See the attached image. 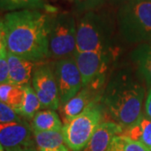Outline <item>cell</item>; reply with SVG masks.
Returning <instances> with one entry per match:
<instances>
[{
  "label": "cell",
  "mask_w": 151,
  "mask_h": 151,
  "mask_svg": "<svg viewBox=\"0 0 151 151\" xmlns=\"http://www.w3.org/2000/svg\"><path fill=\"white\" fill-rule=\"evenodd\" d=\"M34 140L40 151H69L62 130L59 131H35Z\"/></svg>",
  "instance_id": "cell-15"
},
{
  "label": "cell",
  "mask_w": 151,
  "mask_h": 151,
  "mask_svg": "<svg viewBox=\"0 0 151 151\" xmlns=\"http://www.w3.org/2000/svg\"><path fill=\"white\" fill-rule=\"evenodd\" d=\"M25 9H45L55 13V9L46 5L42 0H0V10L14 12Z\"/></svg>",
  "instance_id": "cell-19"
},
{
  "label": "cell",
  "mask_w": 151,
  "mask_h": 151,
  "mask_svg": "<svg viewBox=\"0 0 151 151\" xmlns=\"http://www.w3.org/2000/svg\"><path fill=\"white\" fill-rule=\"evenodd\" d=\"M113 24L107 14L85 12L76 24V52H113Z\"/></svg>",
  "instance_id": "cell-3"
},
{
  "label": "cell",
  "mask_w": 151,
  "mask_h": 151,
  "mask_svg": "<svg viewBox=\"0 0 151 151\" xmlns=\"http://www.w3.org/2000/svg\"><path fill=\"white\" fill-rule=\"evenodd\" d=\"M35 145L34 133L27 122L0 124V145L4 151H22Z\"/></svg>",
  "instance_id": "cell-10"
},
{
  "label": "cell",
  "mask_w": 151,
  "mask_h": 151,
  "mask_svg": "<svg viewBox=\"0 0 151 151\" xmlns=\"http://www.w3.org/2000/svg\"><path fill=\"white\" fill-rule=\"evenodd\" d=\"M59 92L60 105H64L80 92L82 80L75 57L56 60L54 69Z\"/></svg>",
  "instance_id": "cell-8"
},
{
  "label": "cell",
  "mask_w": 151,
  "mask_h": 151,
  "mask_svg": "<svg viewBox=\"0 0 151 151\" xmlns=\"http://www.w3.org/2000/svg\"><path fill=\"white\" fill-rule=\"evenodd\" d=\"M136 72L121 68L114 72L103 89L101 103L105 113L123 129L143 115L145 88Z\"/></svg>",
  "instance_id": "cell-2"
},
{
  "label": "cell",
  "mask_w": 151,
  "mask_h": 151,
  "mask_svg": "<svg viewBox=\"0 0 151 151\" xmlns=\"http://www.w3.org/2000/svg\"><path fill=\"white\" fill-rule=\"evenodd\" d=\"M40 108H42L41 103L34 88L30 86V84L24 86V98L19 116L25 119H32L35 115L40 112Z\"/></svg>",
  "instance_id": "cell-20"
},
{
  "label": "cell",
  "mask_w": 151,
  "mask_h": 151,
  "mask_svg": "<svg viewBox=\"0 0 151 151\" xmlns=\"http://www.w3.org/2000/svg\"><path fill=\"white\" fill-rule=\"evenodd\" d=\"M145 115L151 119V89L149 91L145 103Z\"/></svg>",
  "instance_id": "cell-25"
},
{
  "label": "cell",
  "mask_w": 151,
  "mask_h": 151,
  "mask_svg": "<svg viewBox=\"0 0 151 151\" xmlns=\"http://www.w3.org/2000/svg\"><path fill=\"white\" fill-rule=\"evenodd\" d=\"M0 151H4V150H0Z\"/></svg>",
  "instance_id": "cell-30"
},
{
  "label": "cell",
  "mask_w": 151,
  "mask_h": 151,
  "mask_svg": "<svg viewBox=\"0 0 151 151\" xmlns=\"http://www.w3.org/2000/svg\"><path fill=\"white\" fill-rule=\"evenodd\" d=\"M22 120L20 116L9 106L0 102V124L18 122Z\"/></svg>",
  "instance_id": "cell-22"
},
{
  "label": "cell",
  "mask_w": 151,
  "mask_h": 151,
  "mask_svg": "<svg viewBox=\"0 0 151 151\" xmlns=\"http://www.w3.org/2000/svg\"><path fill=\"white\" fill-rule=\"evenodd\" d=\"M9 64V83L16 86H25L32 81L35 62L22 58L7 51Z\"/></svg>",
  "instance_id": "cell-12"
},
{
  "label": "cell",
  "mask_w": 151,
  "mask_h": 151,
  "mask_svg": "<svg viewBox=\"0 0 151 151\" xmlns=\"http://www.w3.org/2000/svg\"><path fill=\"white\" fill-rule=\"evenodd\" d=\"M122 126L113 121H105L100 124L83 151H108L113 139L121 135Z\"/></svg>",
  "instance_id": "cell-13"
},
{
  "label": "cell",
  "mask_w": 151,
  "mask_h": 151,
  "mask_svg": "<svg viewBox=\"0 0 151 151\" xmlns=\"http://www.w3.org/2000/svg\"><path fill=\"white\" fill-rule=\"evenodd\" d=\"M120 36L129 44L151 42V0H129L117 13Z\"/></svg>",
  "instance_id": "cell-4"
},
{
  "label": "cell",
  "mask_w": 151,
  "mask_h": 151,
  "mask_svg": "<svg viewBox=\"0 0 151 151\" xmlns=\"http://www.w3.org/2000/svg\"><path fill=\"white\" fill-rule=\"evenodd\" d=\"M0 150H4V149L2 148V146H1V145H0Z\"/></svg>",
  "instance_id": "cell-29"
},
{
  "label": "cell",
  "mask_w": 151,
  "mask_h": 151,
  "mask_svg": "<svg viewBox=\"0 0 151 151\" xmlns=\"http://www.w3.org/2000/svg\"><path fill=\"white\" fill-rule=\"evenodd\" d=\"M24 98V86L10 83L0 84V102L13 108L19 115Z\"/></svg>",
  "instance_id": "cell-18"
},
{
  "label": "cell",
  "mask_w": 151,
  "mask_h": 151,
  "mask_svg": "<svg viewBox=\"0 0 151 151\" xmlns=\"http://www.w3.org/2000/svg\"><path fill=\"white\" fill-rule=\"evenodd\" d=\"M76 9L80 12L97 10L107 0H74Z\"/></svg>",
  "instance_id": "cell-23"
},
{
  "label": "cell",
  "mask_w": 151,
  "mask_h": 151,
  "mask_svg": "<svg viewBox=\"0 0 151 151\" xmlns=\"http://www.w3.org/2000/svg\"><path fill=\"white\" fill-rule=\"evenodd\" d=\"M103 92L101 88L92 85L82 86L80 92L62 107L64 124L80 115L92 103L101 100Z\"/></svg>",
  "instance_id": "cell-11"
},
{
  "label": "cell",
  "mask_w": 151,
  "mask_h": 151,
  "mask_svg": "<svg viewBox=\"0 0 151 151\" xmlns=\"http://www.w3.org/2000/svg\"><path fill=\"white\" fill-rule=\"evenodd\" d=\"M31 129L35 131H59L62 130V123L55 110L45 109L38 112L31 119Z\"/></svg>",
  "instance_id": "cell-17"
},
{
  "label": "cell",
  "mask_w": 151,
  "mask_h": 151,
  "mask_svg": "<svg viewBox=\"0 0 151 151\" xmlns=\"http://www.w3.org/2000/svg\"><path fill=\"white\" fill-rule=\"evenodd\" d=\"M22 151H38L35 147H32V148H29V149H26V150H24Z\"/></svg>",
  "instance_id": "cell-28"
},
{
  "label": "cell",
  "mask_w": 151,
  "mask_h": 151,
  "mask_svg": "<svg viewBox=\"0 0 151 151\" xmlns=\"http://www.w3.org/2000/svg\"><path fill=\"white\" fill-rule=\"evenodd\" d=\"M104 114L101 100H98L75 119L64 124L62 133L70 150L81 151L86 148L97 127L102 124Z\"/></svg>",
  "instance_id": "cell-5"
},
{
  "label": "cell",
  "mask_w": 151,
  "mask_h": 151,
  "mask_svg": "<svg viewBox=\"0 0 151 151\" xmlns=\"http://www.w3.org/2000/svg\"><path fill=\"white\" fill-rule=\"evenodd\" d=\"M52 16L39 9L9 12L4 17L7 51L32 61L48 58Z\"/></svg>",
  "instance_id": "cell-1"
},
{
  "label": "cell",
  "mask_w": 151,
  "mask_h": 151,
  "mask_svg": "<svg viewBox=\"0 0 151 151\" xmlns=\"http://www.w3.org/2000/svg\"><path fill=\"white\" fill-rule=\"evenodd\" d=\"M32 87L42 108L56 110L60 106L59 92L54 70L49 65L37 66L32 76Z\"/></svg>",
  "instance_id": "cell-9"
},
{
  "label": "cell",
  "mask_w": 151,
  "mask_h": 151,
  "mask_svg": "<svg viewBox=\"0 0 151 151\" xmlns=\"http://www.w3.org/2000/svg\"><path fill=\"white\" fill-rule=\"evenodd\" d=\"M70 1H74V0H70Z\"/></svg>",
  "instance_id": "cell-31"
},
{
  "label": "cell",
  "mask_w": 151,
  "mask_h": 151,
  "mask_svg": "<svg viewBox=\"0 0 151 151\" xmlns=\"http://www.w3.org/2000/svg\"><path fill=\"white\" fill-rule=\"evenodd\" d=\"M135 72L146 86L151 89V42L138 45L130 54Z\"/></svg>",
  "instance_id": "cell-14"
},
{
  "label": "cell",
  "mask_w": 151,
  "mask_h": 151,
  "mask_svg": "<svg viewBox=\"0 0 151 151\" xmlns=\"http://www.w3.org/2000/svg\"><path fill=\"white\" fill-rule=\"evenodd\" d=\"M109 2H111V3H113L114 4H123L124 3H126V2H128V1H129V0H108Z\"/></svg>",
  "instance_id": "cell-27"
},
{
  "label": "cell",
  "mask_w": 151,
  "mask_h": 151,
  "mask_svg": "<svg viewBox=\"0 0 151 151\" xmlns=\"http://www.w3.org/2000/svg\"><path fill=\"white\" fill-rule=\"evenodd\" d=\"M9 83V64L7 60V49L0 53V84Z\"/></svg>",
  "instance_id": "cell-24"
},
{
  "label": "cell",
  "mask_w": 151,
  "mask_h": 151,
  "mask_svg": "<svg viewBox=\"0 0 151 151\" xmlns=\"http://www.w3.org/2000/svg\"><path fill=\"white\" fill-rule=\"evenodd\" d=\"M113 55L95 51L76 52L74 57L81 73L82 86L103 87Z\"/></svg>",
  "instance_id": "cell-7"
},
{
  "label": "cell",
  "mask_w": 151,
  "mask_h": 151,
  "mask_svg": "<svg viewBox=\"0 0 151 151\" xmlns=\"http://www.w3.org/2000/svg\"><path fill=\"white\" fill-rule=\"evenodd\" d=\"M48 58L74 56L76 52V24L72 14L60 13L52 16L48 36Z\"/></svg>",
  "instance_id": "cell-6"
},
{
  "label": "cell",
  "mask_w": 151,
  "mask_h": 151,
  "mask_svg": "<svg viewBox=\"0 0 151 151\" xmlns=\"http://www.w3.org/2000/svg\"><path fill=\"white\" fill-rule=\"evenodd\" d=\"M121 135L140 143L151 150V119L143 114L134 124L124 129Z\"/></svg>",
  "instance_id": "cell-16"
},
{
  "label": "cell",
  "mask_w": 151,
  "mask_h": 151,
  "mask_svg": "<svg viewBox=\"0 0 151 151\" xmlns=\"http://www.w3.org/2000/svg\"><path fill=\"white\" fill-rule=\"evenodd\" d=\"M0 37H4V19L0 17Z\"/></svg>",
  "instance_id": "cell-26"
},
{
  "label": "cell",
  "mask_w": 151,
  "mask_h": 151,
  "mask_svg": "<svg viewBox=\"0 0 151 151\" xmlns=\"http://www.w3.org/2000/svg\"><path fill=\"white\" fill-rule=\"evenodd\" d=\"M108 151H151L145 145L129 138L118 135L113 139Z\"/></svg>",
  "instance_id": "cell-21"
}]
</instances>
